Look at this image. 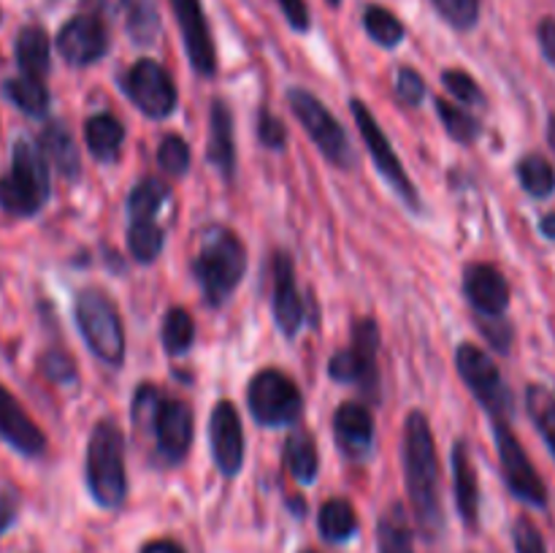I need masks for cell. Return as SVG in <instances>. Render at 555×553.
Listing matches in <instances>:
<instances>
[{
    "instance_id": "cell-1",
    "label": "cell",
    "mask_w": 555,
    "mask_h": 553,
    "mask_svg": "<svg viewBox=\"0 0 555 553\" xmlns=\"http://www.w3.org/2000/svg\"><path fill=\"white\" fill-rule=\"evenodd\" d=\"M401 461H404V480L412 513H415L423 535L434 540L444 526L442 493H439V459L428 417L417 410L410 412L404 421Z\"/></svg>"
},
{
    "instance_id": "cell-2",
    "label": "cell",
    "mask_w": 555,
    "mask_h": 553,
    "mask_svg": "<svg viewBox=\"0 0 555 553\" xmlns=\"http://www.w3.org/2000/svg\"><path fill=\"white\" fill-rule=\"evenodd\" d=\"M244 271H247V249L242 239L228 228H211L193 260V274L206 301L215 307L225 304L242 282Z\"/></svg>"
},
{
    "instance_id": "cell-3",
    "label": "cell",
    "mask_w": 555,
    "mask_h": 553,
    "mask_svg": "<svg viewBox=\"0 0 555 553\" xmlns=\"http://www.w3.org/2000/svg\"><path fill=\"white\" fill-rule=\"evenodd\" d=\"M87 488L101 507H119L128 493L125 475V439L117 423L101 421L87 445Z\"/></svg>"
},
{
    "instance_id": "cell-4",
    "label": "cell",
    "mask_w": 555,
    "mask_h": 553,
    "mask_svg": "<svg viewBox=\"0 0 555 553\" xmlns=\"http://www.w3.org/2000/svg\"><path fill=\"white\" fill-rule=\"evenodd\" d=\"M49 198V168L43 150L30 139H16L11 173L0 177V209L33 217Z\"/></svg>"
},
{
    "instance_id": "cell-5",
    "label": "cell",
    "mask_w": 555,
    "mask_h": 553,
    "mask_svg": "<svg viewBox=\"0 0 555 553\" xmlns=\"http://www.w3.org/2000/svg\"><path fill=\"white\" fill-rule=\"evenodd\" d=\"M76 325L85 336L87 347L108 366H119L125 361V331L117 307L103 291H81L76 298Z\"/></svg>"
},
{
    "instance_id": "cell-6",
    "label": "cell",
    "mask_w": 555,
    "mask_h": 553,
    "mask_svg": "<svg viewBox=\"0 0 555 553\" xmlns=\"http://www.w3.org/2000/svg\"><path fill=\"white\" fill-rule=\"evenodd\" d=\"M287 103H291L293 114H296L298 123H301L304 130L309 133V139L318 144V150L323 152L334 166L350 168L352 160H356L350 139H347L339 119L323 106V101H320L318 95H312L309 90L293 87V90L287 92Z\"/></svg>"
},
{
    "instance_id": "cell-7",
    "label": "cell",
    "mask_w": 555,
    "mask_h": 553,
    "mask_svg": "<svg viewBox=\"0 0 555 553\" xmlns=\"http://www.w3.org/2000/svg\"><path fill=\"white\" fill-rule=\"evenodd\" d=\"M247 404L260 426H293L304 410L296 383L276 369L255 374L247 388Z\"/></svg>"
},
{
    "instance_id": "cell-8",
    "label": "cell",
    "mask_w": 555,
    "mask_h": 553,
    "mask_svg": "<svg viewBox=\"0 0 555 553\" xmlns=\"http://www.w3.org/2000/svg\"><path fill=\"white\" fill-rule=\"evenodd\" d=\"M377 350L379 329L372 318H361L352 329V347L339 350L328 363V374L336 383H358L363 390L377 396Z\"/></svg>"
},
{
    "instance_id": "cell-9",
    "label": "cell",
    "mask_w": 555,
    "mask_h": 553,
    "mask_svg": "<svg viewBox=\"0 0 555 553\" xmlns=\"http://www.w3.org/2000/svg\"><path fill=\"white\" fill-rule=\"evenodd\" d=\"M350 108H352V117H356V123H358V130H361L363 141H366L369 155H372V160L377 163V168H379V173H383L385 182L393 188V193L399 195V198L404 201V204L410 206L412 211L421 209V195H417L415 182L406 177V171H404V166H401L399 155L393 152L388 136L383 133V128H379V123L374 119V114L369 112L366 103L358 101V98H352Z\"/></svg>"
},
{
    "instance_id": "cell-10",
    "label": "cell",
    "mask_w": 555,
    "mask_h": 553,
    "mask_svg": "<svg viewBox=\"0 0 555 553\" xmlns=\"http://www.w3.org/2000/svg\"><path fill=\"white\" fill-rule=\"evenodd\" d=\"M455 366L464 377L466 388L475 394V399L493 415V421H504L509 415V394L502 383V372L493 363V358L477 345H461L455 350Z\"/></svg>"
},
{
    "instance_id": "cell-11",
    "label": "cell",
    "mask_w": 555,
    "mask_h": 553,
    "mask_svg": "<svg viewBox=\"0 0 555 553\" xmlns=\"http://www.w3.org/2000/svg\"><path fill=\"white\" fill-rule=\"evenodd\" d=\"M493 437H496L499 461H502L504 480H507L513 497L520 502L531 504V507H545L547 504V488L542 483L540 472L534 470L531 459L526 455L524 445L518 442L513 432H509L507 421H493Z\"/></svg>"
},
{
    "instance_id": "cell-12",
    "label": "cell",
    "mask_w": 555,
    "mask_h": 553,
    "mask_svg": "<svg viewBox=\"0 0 555 553\" xmlns=\"http://www.w3.org/2000/svg\"><path fill=\"white\" fill-rule=\"evenodd\" d=\"M135 423H146L155 434L157 453L168 464H179L193 445V412L179 399H160L152 410L141 412Z\"/></svg>"
},
{
    "instance_id": "cell-13",
    "label": "cell",
    "mask_w": 555,
    "mask_h": 553,
    "mask_svg": "<svg viewBox=\"0 0 555 553\" xmlns=\"http://www.w3.org/2000/svg\"><path fill=\"white\" fill-rule=\"evenodd\" d=\"M125 92L141 114L166 119L177 108V85L171 74L155 60H139L125 76Z\"/></svg>"
},
{
    "instance_id": "cell-14",
    "label": "cell",
    "mask_w": 555,
    "mask_h": 553,
    "mask_svg": "<svg viewBox=\"0 0 555 553\" xmlns=\"http://www.w3.org/2000/svg\"><path fill=\"white\" fill-rule=\"evenodd\" d=\"M209 442H211V459H215L217 470L225 477L238 475L244 464V432L242 417H238L236 407L231 401H220L211 410L209 417Z\"/></svg>"
},
{
    "instance_id": "cell-15",
    "label": "cell",
    "mask_w": 555,
    "mask_h": 553,
    "mask_svg": "<svg viewBox=\"0 0 555 553\" xmlns=\"http://www.w3.org/2000/svg\"><path fill=\"white\" fill-rule=\"evenodd\" d=\"M171 9L177 14L179 30H182V41L184 49H188L190 65L201 76H215L217 52L201 0H171Z\"/></svg>"
},
{
    "instance_id": "cell-16",
    "label": "cell",
    "mask_w": 555,
    "mask_h": 553,
    "mask_svg": "<svg viewBox=\"0 0 555 553\" xmlns=\"http://www.w3.org/2000/svg\"><path fill=\"white\" fill-rule=\"evenodd\" d=\"M108 33L92 14H79L65 22L57 33V52L70 65H92L106 54Z\"/></svg>"
},
{
    "instance_id": "cell-17",
    "label": "cell",
    "mask_w": 555,
    "mask_h": 553,
    "mask_svg": "<svg viewBox=\"0 0 555 553\" xmlns=\"http://www.w3.org/2000/svg\"><path fill=\"white\" fill-rule=\"evenodd\" d=\"M464 293L482 318H502L509 307V285L491 263H472L464 271Z\"/></svg>"
},
{
    "instance_id": "cell-18",
    "label": "cell",
    "mask_w": 555,
    "mask_h": 553,
    "mask_svg": "<svg viewBox=\"0 0 555 553\" xmlns=\"http://www.w3.org/2000/svg\"><path fill=\"white\" fill-rule=\"evenodd\" d=\"M334 437L347 459L363 461L374 442V415L361 401H345L334 415Z\"/></svg>"
},
{
    "instance_id": "cell-19",
    "label": "cell",
    "mask_w": 555,
    "mask_h": 553,
    "mask_svg": "<svg viewBox=\"0 0 555 553\" xmlns=\"http://www.w3.org/2000/svg\"><path fill=\"white\" fill-rule=\"evenodd\" d=\"M274 320L285 336H296L304 325V301L296 287V269L285 253L274 255Z\"/></svg>"
},
{
    "instance_id": "cell-20",
    "label": "cell",
    "mask_w": 555,
    "mask_h": 553,
    "mask_svg": "<svg viewBox=\"0 0 555 553\" xmlns=\"http://www.w3.org/2000/svg\"><path fill=\"white\" fill-rule=\"evenodd\" d=\"M0 439L22 455H41L47 448V437L41 428L3 385H0Z\"/></svg>"
},
{
    "instance_id": "cell-21",
    "label": "cell",
    "mask_w": 555,
    "mask_h": 553,
    "mask_svg": "<svg viewBox=\"0 0 555 553\" xmlns=\"http://www.w3.org/2000/svg\"><path fill=\"white\" fill-rule=\"evenodd\" d=\"M206 157L222 177L233 179V173H236V141H233V114L225 106V101L211 103Z\"/></svg>"
},
{
    "instance_id": "cell-22",
    "label": "cell",
    "mask_w": 555,
    "mask_h": 553,
    "mask_svg": "<svg viewBox=\"0 0 555 553\" xmlns=\"http://www.w3.org/2000/svg\"><path fill=\"white\" fill-rule=\"evenodd\" d=\"M453 491L459 513L469 529L480 524V486H477V470L469 459L466 442H455L453 448Z\"/></svg>"
},
{
    "instance_id": "cell-23",
    "label": "cell",
    "mask_w": 555,
    "mask_h": 553,
    "mask_svg": "<svg viewBox=\"0 0 555 553\" xmlns=\"http://www.w3.org/2000/svg\"><path fill=\"white\" fill-rule=\"evenodd\" d=\"M41 150L47 152L49 160L54 163V168H57L65 179L79 177V146H76L74 136H70V130L65 128L63 123H49L47 128H43Z\"/></svg>"
},
{
    "instance_id": "cell-24",
    "label": "cell",
    "mask_w": 555,
    "mask_h": 553,
    "mask_svg": "<svg viewBox=\"0 0 555 553\" xmlns=\"http://www.w3.org/2000/svg\"><path fill=\"white\" fill-rule=\"evenodd\" d=\"M85 139L92 157L108 163L119 155V150H122L125 128L119 125L117 117H112V114H95V117L87 119Z\"/></svg>"
},
{
    "instance_id": "cell-25",
    "label": "cell",
    "mask_w": 555,
    "mask_h": 553,
    "mask_svg": "<svg viewBox=\"0 0 555 553\" xmlns=\"http://www.w3.org/2000/svg\"><path fill=\"white\" fill-rule=\"evenodd\" d=\"M16 63L25 70V76H36L41 79L49 70V36L43 27L27 25L22 27L16 36Z\"/></svg>"
},
{
    "instance_id": "cell-26",
    "label": "cell",
    "mask_w": 555,
    "mask_h": 553,
    "mask_svg": "<svg viewBox=\"0 0 555 553\" xmlns=\"http://www.w3.org/2000/svg\"><path fill=\"white\" fill-rule=\"evenodd\" d=\"M377 548L379 553H415L410 518H406V510L399 502L390 504V510L379 515Z\"/></svg>"
},
{
    "instance_id": "cell-27",
    "label": "cell",
    "mask_w": 555,
    "mask_h": 553,
    "mask_svg": "<svg viewBox=\"0 0 555 553\" xmlns=\"http://www.w3.org/2000/svg\"><path fill=\"white\" fill-rule=\"evenodd\" d=\"M285 461L298 483H304V486L314 483V477H318V470H320V459H318V445H314L312 434L304 432V428H296L285 442Z\"/></svg>"
},
{
    "instance_id": "cell-28",
    "label": "cell",
    "mask_w": 555,
    "mask_h": 553,
    "mask_svg": "<svg viewBox=\"0 0 555 553\" xmlns=\"http://www.w3.org/2000/svg\"><path fill=\"white\" fill-rule=\"evenodd\" d=\"M5 98L27 117H43L49 108V90L36 76H16L3 85Z\"/></svg>"
},
{
    "instance_id": "cell-29",
    "label": "cell",
    "mask_w": 555,
    "mask_h": 553,
    "mask_svg": "<svg viewBox=\"0 0 555 553\" xmlns=\"http://www.w3.org/2000/svg\"><path fill=\"white\" fill-rule=\"evenodd\" d=\"M318 529L323 540L328 542L350 540L358 531V518L352 504L347 499H328L318 515Z\"/></svg>"
},
{
    "instance_id": "cell-30",
    "label": "cell",
    "mask_w": 555,
    "mask_h": 553,
    "mask_svg": "<svg viewBox=\"0 0 555 553\" xmlns=\"http://www.w3.org/2000/svg\"><path fill=\"white\" fill-rule=\"evenodd\" d=\"M526 407H529L531 421L540 428L542 439H545V445L555 455V394L551 388H545V385H529V390H526Z\"/></svg>"
},
{
    "instance_id": "cell-31",
    "label": "cell",
    "mask_w": 555,
    "mask_h": 553,
    "mask_svg": "<svg viewBox=\"0 0 555 553\" xmlns=\"http://www.w3.org/2000/svg\"><path fill=\"white\" fill-rule=\"evenodd\" d=\"M363 27H366V33L372 36V41L385 49L399 47L406 36L399 16L390 14V11L383 9V5H369V9L363 11Z\"/></svg>"
},
{
    "instance_id": "cell-32",
    "label": "cell",
    "mask_w": 555,
    "mask_h": 553,
    "mask_svg": "<svg viewBox=\"0 0 555 553\" xmlns=\"http://www.w3.org/2000/svg\"><path fill=\"white\" fill-rule=\"evenodd\" d=\"M518 179L526 193L534 198H547L555 193V168L542 155H526L518 163Z\"/></svg>"
},
{
    "instance_id": "cell-33",
    "label": "cell",
    "mask_w": 555,
    "mask_h": 553,
    "mask_svg": "<svg viewBox=\"0 0 555 553\" xmlns=\"http://www.w3.org/2000/svg\"><path fill=\"white\" fill-rule=\"evenodd\" d=\"M128 33L139 47H146L160 33V14H157L155 0H128Z\"/></svg>"
},
{
    "instance_id": "cell-34",
    "label": "cell",
    "mask_w": 555,
    "mask_h": 553,
    "mask_svg": "<svg viewBox=\"0 0 555 553\" xmlns=\"http://www.w3.org/2000/svg\"><path fill=\"white\" fill-rule=\"evenodd\" d=\"M195 339V323L188 314V309L173 307L166 312L163 320V345H166L168 356H184L193 347Z\"/></svg>"
},
{
    "instance_id": "cell-35",
    "label": "cell",
    "mask_w": 555,
    "mask_h": 553,
    "mask_svg": "<svg viewBox=\"0 0 555 553\" xmlns=\"http://www.w3.org/2000/svg\"><path fill=\"white\" fill-rule=\"evenodd\" d=\"M168 201V188L160 179H144L133 188L128 198V211L133 220H155L157 211Z\"/></svg>"
},
{
    "instance_id": "cell-36",
    "label": "cell",
    "mask_w": 555,
    "mask_h": 553,
    "mask_svg": "<svg viewBox=\"0 0 555 553\" xmlns=\"http://www.w3.org/2000/svg\"><path fill=\"white\" fill-rule=\"evenodd\" d=\"M128 249L139 263H152L163 249V231L155 220H133L128 228Z\"/></svg>"
},
{
    "instance_id": "cell-37",
    "label": "cell",
    "mask_w": 555,
    "mask_h": 553,
    "mask_svg": "<svg viewBox=\"0 0 555 553\" xmlns=\"http://www.w3.org/2000/svg\"><path fill=\"white\" fill-rule=\"evenodd\" d=\"M437 112L439 117H442L448 133L453 136L455 141H461V144H472V141L480 136V123H477L469 112H464L459 103H450L444 101V98H437Z\"/></svg>"
},
{
    "instance_id": "cell-38",
    "label": "cell",
    "mask_w": 555,
    "mask_h": 553,
    "mask_svg": "<svg viewBox=\"0 0 555 553\" xmlns=\"http://www.w3.org/2000/svg\"><path fill=\"white\" fill-rule=\"evenodd\" d=\"M431 3L455 30H472L480 20V0H431Z\"/></svg>"
},
{
    "instance_id": "cell-39",
    "label": "cell",
    "mask_w": 555,
    "mask_h": 553,
    "mask_svg": "<svg viewBox=\"0 0 555 553\" xmlns=\"http://www.w3.org/2000/svg\"><path fill=\"white\" fill-rule=\"evenodd\" d=\"M157 163H160L163 171H168L171 177H184L190 168V146L182 136L171 133L163 139L160 150H157Z\"/></svg>"
},
{
    "instance_id": "cell-40",
    "label": "cell",
    "mask_w": 555,
    "mask_h": 553,
    "mask_svg": "<svg viewBox=\"0 0 555 553\" xmlns=\"http://www.w3.org/2000/svg\"><path fill=\"white\" fill-rule=\"evenodd\" d=\"M442 81L444 87H448L450 95H453L459 103H464V106H482V103H486V92L480 90V85H477L466 70H459V68L444 70Z\"/></svg>"
},
{
    "instance_id": "cell-41",
    "label": "cell",
    "mask_w": 555,
    "mask_h": 553,
    "mask_svg": "<svg viewBox=\"0 0 555 553\" xmlns=\"http://www.w3.org/2000/svg\"><path fill=\"white\" fill-rule=\"evenodd\" d=\"M515 553H547L545 537L531 518H518L513 526Z\"/></svg>"
},
{
    "instance_id": "cell-42",
    "label": "cell",
    "mask_w": 555,
    "mask_h": 553,
    "mask_svg": "<svg viewBox=\"0 0 555 553\" xmlns=\"http://www.w3.org/2000/svg\"><path fill=\"white\" fill-rule=\"evenodd\" d=\"M396 92H399L404 103L417 106L426 98V81H423V76L415 68H401L399 76H396Z\"/></svg>"
},
{
    "instance_id": "cell-43",
    "label": "cell",
    "mask_w": 555,
    "mask_h": 553,
    "mask_svg": "<svg viewBox=\"0 0 555 553\" xmlns=\"http://www.w3.org/2000/svg\"><path fill=\"white\" fill-rule=\"evenodd\" d=\"M41 369H43V374L52 380V383H63L65 385V383H70V380H76L74 361H70V358L65 356V352H60V350L47 352V356L41 358Z\"/></svg>"
},
{
    "instance_id": "cell-44",
    "label": "cell",
    "mask_w": 555,
    "mask_h": 553,
    "mask_svg": "<svg viewBox=\"0 0 555 553\" xmlns=\"http://www.w3.org/2000/svg\"><path fill=\"white\" fill-rule=\"evenodd\" d=\"M258 139L263 141V146H269V150H282L287 141V130L285 125H282V119L274 117L271 112H260Z\"/></svg>"
},
{
    "instance_id": "cell-45",
    "label": "cell",
    "mask_w": 555,
    "mask_h": 553,
    "mask_svg": "<svg viewBox=\"0 0 555 553\" xmlns=\"http://www.w3.org/2000/svg\"><path fill=\"white\" fill-rule=\"evenodd\" d=\"M482 331H486V336L491 339V345L496 347V350H502V352L509 350V342H513V329H509L507 320L486 318L482 320Z\"/></svg>"
},
{
    "instance_id": "cell-46",
    "label": "cell",
    "mask_w": 555,
    "mask_h": 553,
    "mask_svg": "<svg viewBox=\"0 0 555 553\" xmlns=\"http://www.w3.org/2000/svg\"><path fill=\"white\" fill-rule=\"evenodd\" d=\"M285 14V20L291 22L293 30L304 33L309 27V9H307V0H276Z\"/></svg>"
},
{
    "instance_id": "cell-47",
    "label": "cell",
    "mask_w": 555,
    "mask_h": 553,
    "mask_svg": "<svg viewBox=\"0 0 555 553\" xmlns=\"http://www.w3.org/2000/svg\"><path fill=\"white\" fill-rule=\"evenodd\" d=\"M537 38H540V49H542V54H545V60L555 68V20L553 16H545V20L540 22V27H537Z\"/></svg>"
},
{
    "instance_id": "cell-48",
    "label": "cell",
    "mask_w": 555,
    "mask_h": 553,
    "mask_svg": "<svg viewBox=\"0 0 555 553\" xmlns=\"http://www.w3.org/2000/svg\"><path fill=\"white\" fill-rule=\"evenodd\" d=\"M14 518H16L14 497H9V493H0V535H3L11 524H14Z\"/></svg>"
},
{
    "instance_id": "cell-49",
    "label": "cell",
    "mask_w": 555,
    "mask_h": 553,
    "mask_svg": "<svg viewBox=\"0 0 555 553\" xmlns=\"http://www.w3.org/2000/svg\"><path fill=\"white\" fill-rule=\"evenodd\" d=\"M141 553H184L182 545H177L173 540H152L141 548Z\"/></svg>"
},
{
    "instance_id": "cell-50",
    "label": "cell",
    "mask_w": 555,
    "mask_h": 553,
    "mask_svg": "<svg viewBox=\"0 0 555 553\" xmlns=\"http://www.w3.org/2000/svg\"><path fill=\"white\" fill-rule=\"evenodd\" d=\"M95 3H98V9L106 11V14H117L119 9H125V3H128V0H95Z\"/></svg>"
},
{
    "instance_id": "cell-51",
    "label": "cell",
    "mask_w": 555,
    "mask_h": 553,
    "mask_svg": "<svg viewBox=\"0 0 555 553\" xmlns=\"http://www.w3.org/2000/svg\"><path fill=\"white\" fill-rule=\"evenodd\" d=\"M540 231L545 233L547 239H553V242H555V211H551V215L542 217V220H540Z\"/></svg>"
},
{
    "instance_id": "cell-52",
    "label": "cell",
    "mask_w": 555,
    "mask_h": 553,
    "mask_svg": "<svg viewBox=\"0 0 555 553\" xmlns=\"http://www.w3.org/2000/svg\"><path fill=\"white\" fill-rule=\"evenodd\" d=\"M547 141H551V146L555 152V117H551V125H547Z\"/></svg>"
},
{
    "instance_id": "cell-53",
    "label": "cell",
    "mask_w": 555,
    "mask_h": 553,
    "mask_svg": "<svg viewBox=\"0 0 555 553\" xmlns=\"http://www.w3.org/2000/svg\"><path fill=\"white\" fill-rule=\"evenodd\" d=\"M328 3H331V5H339V0H328Z\"/></svg>"
},
{
    "instance_id": "cell-54",
    "label": "cell",
    "mask_w": 555,
    "mask_h": 553,
    "mask_svg": "<svg viewBox=\"0 0 555 553\" xmlns=\"http://www.w3.org/2000/svg\"><path fill=\"white\" fill-rule=\"evenodd\" d=\"M304 553H314V551H304Z\"/></svg>"
}]
</instances>
